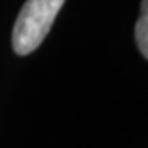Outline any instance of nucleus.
<instances>
[{
	"label": "nucleus",
	"instance_id": "obj_1",
	"mask_svg": "<svg viewBox=\"0 0 148 148\" xmlns=\"http://www.w3.org/2000/svg\"><path fill=\"white\" fill-rule=\"evenodd\" d=\"M64 0H27L16 16L12 46L18 56L33 53L53 27Z\"/></svg>",
	"mask_w": 148,
	"mask_h": 148
},
{
	"label": "nucleus",
	"instance_id": "obj_2",
	"mask_svg": "<svg viewBox=\"0 0 148 148\" xmlns=\"http://www.w3.org/2000/svg\"><path fill=\"white\" fill-rule=\"evenodd\" d=\"M135 40L140 53L145 59L148 58V13H142L135 27Z\"/></svg>",
	"mask_w": 148,
	"mask_h": 148
},
{
	"label": "nucleus",
	"instance_id": "obj_3",
	"mask_svg": "<svg viewBox=\"0 0 148 148\" xmlns=\"http://www.w3.org/2000/svg\"><path fill=\"white\" fill-rule=\"evenodd\" d=\"M142 13H148V0H142Z\"/></svg>",
	"mask_w": 148,
	"mask_h": 148
}]
</instances>
